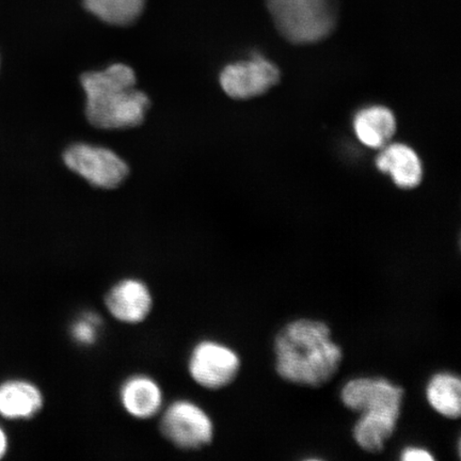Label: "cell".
Instances as JSON below:
<instances>
[{"instance_id": "6", "label": "cell", "mask_w": 461, "mask_h": 461, "mask_svg": "<svg viewBox=\"0 0 461 461\" xmlns=\"http://www.w3.org/2000/svg\"><path fill=\"white\" fill-rule=\"evenodd\" d=\"M241 362L240 356L228 346L203 341L195 346L189 359V373L201 387L221 390L238 378Z\"/></svg>"}, {"instance_id": "16", "label": "cell", "mask_w": 461, "mask_h": 461, "mask_svg": "<svg viewBox=\"0 0 461 461\" xmlns=\"http://www.w3.org/2000/svg\"><path fill=\"white\" fill-rule=\"evenodd\" d=\"M85 8L97 19L115 26H125L140 17L146 0H83Z\"/></svg>"}, {"instance_id": "4", "label": "cell", "mask_w": 461, "mask_h": 461, "mask_svg": "<svg viewBox=\"0 0 461 461\" xmlns=\"http://www.w3.org/2000/svg\"><path fill=\"white\" fill-rule=\"evenodd\" d=\"M63 161L68 169L97 188L118 187L130 173L129 166L118 154L95 144H72L63 153Z\"/></svg>"}, {"instance_id": "11", "label": "cell", "mask_w": 461, "mask_h": 461, "mask_svg": "<svg viewBox=\"0 0 461 461\" xmlns=\"http://www.w3.org/2000/svg\"><path fill=\"white\" fill-rule=\"evenodd\" d=\"M44 399L37 385L13 379L0 384V416L7 420H29L42 411Z\"/></svg>"}, {"instance_id": "17", "label": "cell", "mask_w": 461, "mask_h": 461, "mask_svg": "<svg viewBox=\"0 0 461 461\" xmlns=\"http://www.w3.org/2000/svg\"><path fill=\"white\" fill-rule=\"evenodd\" d=\"M96 325L97 322L95 319H88L80 321L73 327V336L77 342L83 344H91L95 341L96 338Z\"/></svg>"}, {"instance_id": "9", "label": "cell", "mask_w": 461, "mask_h": 461, "mask_svg": "<svg viewBox=\"0 0 461 461\" xmlns=\"http://www.w3.org/2000/svg\"><path fill=\"white\" fill-rule=\"evenodd\" d=\"M105 303L109 313L115 320L125 324H138L151 312L153 298L142 281L125 279L108 292Z\"/></svg>"}, {"instance_id": "14", "label": "cell", "mask_w": 461, "mask_h": 461, "mask_svg": "<svg viewBox=\"0 0 461 461\" xmlns=\"http://www.w3.org/2000/svg\"><path fill=\"white\" fill-rule=\"evenodd\" d=\"M121 402L126 411L136 419H149L163 405V392L157 382L148 376L131 377L121 389Z\"/></svg>"}, {"instance_id": "12", "label": "cell", "mask_w": 461, "mask_h": 461, "mask_svg": "<svg viewBox=\"0 0 461 461\" xmlns=\"http://www.w3.org/2000/svg\"><path fill=\"white\" fill-rule=\"evenodd\" d=\"M401 416L393 412L361 413L353 429L354 440L366 453H382L395 434Z\"/></svg>"}, {"instance_id": "13", "label": "cell", "mask_w": 461, "mask_h": 461, "mask_svg": "<svg viewBox=\"0 0 461 461\" xmlns=\"http://www.w3.org/2000/svg\"><path fill=\"white\" fill-rule=\"evenodd\" d=\"M354 131L357 138L366 147L383 149L395 134L396 120L387 107H366L355 115Z\"/></svg>"}, {"instance_id": "10", "label": "cell", "mask_w": 461, "mask_h": 461, "mask_svg": "<svg viewBox=\"0 0 461 461\" xmlns=\"http://www.w3.org/2000/svg\"><path fill=\"white\" fill-rule=\"evenodd\" d=\"M376 158L379 171L387 173L397 186L411 189L422 181V163L416 151L402 143H388Z\"/></svg>"}, {"instance_id": "8", "label": "cell", "mask_w": 461, "mask_h": 461, "mask_svg": "<svg viewBox=\"0 0 461 461\" xmlns=\"http://www.w3.org/2000/svg\"><path fill=\"white\" fill-rule=\"evenodd\" d=\"M405 390L383 377H357L346 383L341 401L356 413L394 412L402 414Z\"/></svg>"}, {"instance_id": "1", "label": "cell", "mask_w": 461, "mask_h": 461, "mask_svg": "<svg viewBox=\"0 0 461 461\" xmlns=\"http://www.w3.org/2000/svg\"><path fill=\"white\" fill-rule=\"evenodd\" d=\"M275 370L285 382L319 389L337 376L344 360L341 346L332 339L325 321H288L274 339Z\"/></svg>"}, {"instance_id": "15", "label": "cell", "mask_w": 461, "mask_h": 461, "mask_svg": "<svg viewBox=\"0 0 461 461\" xmlns=\"http://www.w3.org/2000/svg\"><path fill=\"white\" fill-rule=\"evenodd\" d=\"M426 399L443 418L458 420L461 416V382L457 375L437 373L426 385Z\"/></svg>"}, {"instance_id": "7", "label": "cell", "mask_w": 461, "mask_h": 461, "mask_svg": "<svg viewBox=\"0 0 461 461\" xmlns=\"http://www.w3.org/2000/svg\"><path fill=\"white\" fill-rule=\"evenodd\" d=\"M279 79L278 68L258 54L230 63L219 77L222 90L235 100H249L267 94Z\"/></svg>"}, {"instance_id": "18", "label": "cell", "mask_w": 461, "mask_h": 461, "mask_svg": "<svg viewBox=\"0 0 461 461\" xmlns=\"http://www.w3.org/2000/svg\"><path fill=\"white\" fill-rule=\"evenodd\" d=\"M403 461H434L435 456L428 449L420 447H407L401 454Z\"/></svg>"}, {"instance_id": "19", "label": "cell", "mask_w": 461, "mask_h": 461, "mask_svg": "<svg viewBox=\"0 0 461 461\" xmlns=\"http://www.w3.org/2000/svg\"><path fill=\"white\" fill-rule=\"evenodd\" d=\"M9 439L5 429L0 426V459H2L8 452Z\"/></svg>"}, {"instance_id": "2", "label": "cell", "mask_w": 461, "mask_h": 461, "mask_svg": "<svg viewBox=\"0 0 461 461\" xmlns=\"http://www.w3.org/2000/svg\"><path fill=\"white\" fill-rule=\"evenodd\" d=\"M86 94V115L97 129L123 130L140 125L149 107V97L136 88L134 70L114 63L80 78Z\"/></svg>"}, {"instance_id": "3", "label": "cell", "mask_w": 461, "mask_h": 461, "mask_svg": "<svg viewBox=\"0 0 461 461\" xmlns=\"http://www.w3.org/2000/svg\"><path fill=\"white\" fill-rule=\"evenodd\" d=\"M281 36L295 44L321 41L336 26L333 0H267Z\"/></svg>"}, {"instance_id": "5", "label": "cell", "mask_w": 461, "mask_h": 461, "mask_svg": "<svg viewBox=\"0 0 461 461\" xmlns=\"http://www.w3.org/2000/svg\"><path fill=\"white\" fill-rule=\"evenodd\" d=\"M161 434L173 445L185 449L209 446L214 424L203 409L188 401H177L167 409L160 420Z\"/></svg>"}]
</instances>
